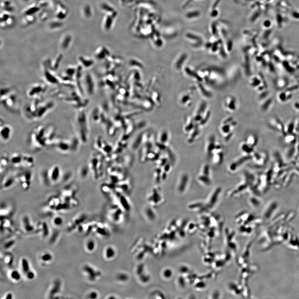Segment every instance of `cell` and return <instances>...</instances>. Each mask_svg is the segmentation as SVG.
<instances>
[{
    "label": "cell",
    "mask_w": 299,
    "mask_h": 299,
    "mask_svg": "<svg viewBox=\"0 0 299 299\" xmlns=\"http://www.w3.org/2000/svg\"><path fill=\"white\" fill-rule=\"evenodd\" d=\"M53 222L56 226H60L63 224V220L61 217H56L53 220Z\"/></svg>",
    "instance_id": "836d02e7"
},
{
    "label": "cell",
    "mask_w": 299,
    "mask_h": 299,
    "mask_svg": "<svg viewBox=\"0 0 299 299\" xmlns=\"http://www.w3.org/2000/svg\"><path fill=\"white\" fill-rule=\"evenodd\" d=\"M76 127L79 138L83 143L87 140L88 129L86 117L84 112H78L75 118Z\"/></svg>",
    "instance_id": "3957f363"
},
{
    "label": "cell",
    "mask_w": 299,
    "mask_h": 299,
    "mask_svg": "<svg viewBox=\"0 0 299 299\" xmlns=\"http://www.w3.org/2000/svg\"><path fill=\"white\" fill-rule=\"evenodd\" d=\"M241 150L242 152L247 155L250 154L253 152L254 147L250 146L246 142L242 143L241 146Z\"/></svg>",
    "instance_id": "83f0119b"
},
{
    "label": "cell",
    "mask_w": 299,
    "mask_h": 299,
    "mask_svg": "<svg viewBox=\"0 0 299 299\" xmlns=\"http://www.w3.org/2000/svg\"><path fill=\"white\" fill-rule=\"evenodd\" d=\"M15 21V18L11 14L1 11V28H6L12 27L14 26Z\"/></svg>",
    "instance_id": "8fae6325"
},
{
    "label": "cell",
    "mask_w": 299,
    "mask_h": 299,
    "mask_svg": "<svg viewBox=\"0 0 299 299\" xmlns=\"http://www.w3.org/2000/svg\"><path fill=\"white\" fill-rule=\"evenodd\" d=\"M72 37L69 34H65L62 37L60 41V47L63 50H67L70 47L72 42Z\"/></svg>",
    "instance_id": "ac0fdd59"
},
{
    "label": "cell",
    "mask_w": 299,
    "mask_h": 299,
    "mask_svg": "<svg viewBox=\"0 0 299 299\" xmlns=\"http://www.w3.org/2000/svg\"><path fill=\"white\" fill-rule=\"evenodd\" d=\"M26 278L28 280H32L33 279L35 278V273H34V272L32 271V270H30V271L28 272L26 274Z\"/></svg>",
    "instance_id": "d590c367"
},
{
    "label": "cell",
    "mask_w": 299,
    "mask_h": 299,
    "mask_svg": "<svg viewBox=\"0 0 299 299\" xmlns=\"http://www.w3.org/2000/svg\"><path fill=\"white\" fill-rule=\"evenodd\" d=\"M44 72L43 76L45 80L50 84L57 85L59 84L61 81L60 78L54 74L52 71L49 69L46 65H44Z\"/></svg>",
    "instance_id": "30bf717a"
},
{
    "label": "cell",
    "mask_w": 299,
    "mask_h": 299,
    "mask_svg": "<svg viewBox=\"0 0 299 299\" xmlns=\"http://www.w3.org/2000/svg\"><path fill=\"white\" fill-rule=\"evenodd\" d=\"M77 193V188L74 186H69L62 190L61 192V196L62 197H70L75 196Z\"/></svg>",
    "instance_id": "44dd1931"
},
{
    "label": "cell",
    "mask_w": 299,
    "mask_h": 299,
    "mask_svg": "<svg viewBox=\"0 0 299 299\" xmlns=\"http://www.w3.org/2000/svg\"><path fill=\"white\" fill-rule=\"evenodd\" d=\"M1 138L3 142H7L11 139L13 133L11 127L9 125L3 124L1 125Z\"/></svg>",
    "instance_id": "5bb4252c"
},
{
    "label": "cell",
    "mask_w": 299,
    "mask_h": 299,
    "mask_svg": "<svg viewBox=\"0 0 299 299\" xmlns=\"http://www.w3.org/2000/svg\"><path fill=\"white\" fill-rule=\"evenodd\" d=\"M55 129L52 126H39L32 133L31 140L33 147L41 149L51 145L54 140Z\"/></svg>",
    "instance_id": "6da1fadb"
},
{
    "label": "cell",
    "mask_w": 299,
    "mask_h": 299,
    "mask_svg": "<svg viewBox=\"0 0 299 299\" xmlns=\"http://www.w3.org/2000/svg\"><path fill=\"white\" fill-rule=\"evenodd\" d=\"M38 17L41 21H46L48 19L49 16V12L45 9H43V10L40 11L39 12Z\"/></svg>",
    "instance_id": "f546056e"
},
{
    "label": "cell",
    "mask_w": 299,
    "mask_h": 299,
    "mask_svg": "<svg viewBox=\"0 0 299 299\" xmlns=\"http://www.w3.org/2000/svg\"><path fill=\"white\" fill-rule=\"evenodd\" d=\"M10 277L13 280L18 281L21 280V274L18 270H12L10 273Z\"/></svg>",
    "instance_id": "4dcf8cb0"
},
{
    "label": "cell",
    "mask_w": 299,
    "mask_h": 299,
    "mask_svg": "<svg viewBox=\"0 0 299 299\" xmlns=\"http://www.w3.org/2000/svg\"><path fill=\"white\" fill-rule=\"evenodd\" d=\"M1 102L3 106L11 112H15L18 109V97L12 89L1 93Z\"/></svg>",
    "instance_id": "277c9868"
},
{
    "label": "cell",
    "mask_w": 299,
    "mask_h": 299,
    "mask_svg": "<svg viewBox=\"0 0 299 299\" xmlns=\"http://www.w3.org/2000/svg\"><path fill=\"white\" fill-rule=\"evenodd\" d=\"M217 14L218 13L217 11H213L212 12V16H217Z\"/></svg>",
    "instance_id": "60d3db41"
},
{
    "label": "cell",
    "mask_w": 299,
    "mask_h": 299,
    "mask_svg": "<svg viewBox=\"0 0 299 299\" xmlns=\"http://www.w3.org/2000/svg\"><path fill=\"white\" fill-rule=\"evenodd\" d=\"M199 15V12H192V13H189L187 15V16L188 18H192L195 16H198Z\"/></svg>",
    "instance_id": "74e56055"
},
{
    "label": "cell",
    "mask_w": 299,
    "mask_h": 299,
    "mask_svg": "<svg viewBox=\"0 0 299 299\" xmlns=\"http://www.w3.org/2000/svg\"><path fill=\"white\" fill-rule=\"evenodd\" d=\"M54 107L52 102H41L40 99L35 100L34 102L26 106L25 114L28 119L37 120L43 118Z\"/></svg>",
    "instance_id": "7a4b0ae2"
},
{
    "label": "cell",
    "mask_w": 299,
    "mask_h": 299,
    "mask_svg": "<svg viewBox=\"0 0 299 299\" xmlns=\"http://www.w3.org/2000/svg\"><path fill=\"white\" fill-rule=\"evenodd\" d=\"M55 18L59 20H63L67 16L68 9L62 3L57 2L54 7Z\"/></svg>",
    "instance_id": "7c38bea8"
},
{
    "label": "cell",
    "mask_w": 299,
    "mask_h": 299,
    "mask_svg": "<svg viewBox=\"0 0 299 299\" xmlns=\"http://www.w3.org/2000/svg\"><path fill=\"white\" fill-rule=\"evenodd\" d=\"M41 9L37 3H34L26 7L23 11V14L24 15H35V14L39 13Z\"/></svg>",
    "instance_id": "ffe728a7"
},
{
    "label": "cell",
    "mask_w": 299,
    "mask_h": 299,
    "mask_svg": "<svg viewBox=\"0 0 299 299\" xmlns=\"http://www.w3.org/2000/svg\"><path fill=\"white\" fill-rule=\"evenodd\" d=\"M9 163H10V157L8 156L7 154H3L1 156L0 161L1 173H2L6 169Z\"/></svg>",
    "instance_id": "d4e9b609"
},
{
    "label": "cell",
    "mask_w": 299,
    "mask_h": 299,
    "mask_svg": "<svg viewBox=\"0 0 299 299\" xmlns=\"http://www.w3.org/2000/svg\"><path fill=\"white\" fill-rule=\"evenodd\" d=\"M288 136H285V143L288 144H292L295 141L296 137L293 134H288Z\"/></svg>",
    "instance_id": "d6a6232c"
},
{
    "label": "cell",
    "mask_w": 299,
    "mask_h": 299,
    "mask_svg": "<svg viewBox=\"0 0 299 299\" xmlns=\"http://www.w3.org/2000/svg\"><path fill=\"white\" fill-rule=\"evenodd\" d=\"M40 258L43 262H49L52 260L53 257L49 253H46L42 254Z\"/></svg>",
    "instance_id": "1f68e13d"
},
{
    "label": "cell",
    "mask_w": 299,
    "mask_h": 299,
    "mask_svg": "<svg viewBox=\"0 0 299 299\" xmlns=\"http://www.w3.org/2000/svg\"><path fill=\"white\" fill-rule=\"evenodd\" d=\"M17 181H18L17 174L6 176L4 178L1 182V189L4 190H10L14 186Z\"/></svg>",
    "instance_id": "4fadbf2b"
},
{
    "label": "cell",
    "mask_w": 299,
    "mask_h": 299,
    "mask_svg": "<svg viewBox=\"0 0 299 299\" xmlns=\"http://www.w3.org/2000/svg\"><path fill=\"white\" fill-rule=\"evenodd\" d=\"M294 122H290L284 127V131L286 134H292L294 130Z\"/></svg>",
    "instance_id": "f1b7e54d"
},
{
    "label": "cell",
    "mask_w": 299,
    "mask_h": 299,
    "mask_svg": "<svg viewBox=\"0 0 299 299\" xmlns=\"http://www.w3.org/2000/svg\"><path fill=\"white\" fill-rule=\"evenodd\" d=\"M1 9L2 11L11 14L15 11V8L11 1L10 0H3L1 2Z\"/></svg>",
    "instance_id": "d6986e66"
},
{
    "label": "cell",
    "mask_w": 299,
    "mask_h": 299,
    "mask_svg": "<svg viewBox=\"0 0 299 299\" xmlns=\"http://www.w3.org/2000/svg\"><path fill=\"white\" fill-rule=\"evenodd\" d=\"M75 140H57L52 141L51 145L55 147L58 151L62 153H67L70 151H74L76 148L77 144Z\"/></svg>",
    "instance_id": "5b68a950"
},
{
    "label": "cell",
    "mask_w": 299,
    "mask_h": 299,
    "mask_svg": "<svg viewBox=\"0 0 299 299\" xmlns=\"http://www.w3.org/2000/svg\"><path fill=\"white\" fill-rule=\"evenodd\" d=\"M47 172L49 184H55L60 180L62 172L61 168L58 165H53L47 170Z\"/></svg>",
    "instance_id": "ba28073f"
},
{
    "label": "cell",
    "mask_w": 299,
    "mask_h": 299,
    "mask_svg": "<svg viewBox=\"0 0 299 299\" xmlns=\"http://www.w3.org/2000/svg\"><path fill=\"white\" fill-rule=\"evenodd\" d=\"M188 176L187 175H184L182 176L180 181H179L178 187V190L180 192L182 193V192H184L185 190L187 185L188 183Z\"/></svg>",
    "instance_id": "7402d4cb"
},
{
    "label": "cell",
    "mask_w": 299,
    "mask_h": 299,
    "mask_svg": "<svg viewBox=\"0 0 299 299\" xmlns=\"http://www.w3.org/2000/svg\"><path fill=\"white\" fill-rule=\"evenodd\" d=\"M35 15H24L22 19V23L24 26H28L33 24L36 21Z\"/></svg>",
    "instance_id": "603a6c76"
},
{
    "label": "cell",
    "mask_w": 299,
    "mask_h": 299,
    "mask_svg": "<svg viewBox=\"0 0 299 299\" xmlns=\"http://www.w3.org/2000/svg\"><path fill=\"white\" fill-rule=\"evenodd\" d=\"M198 177L199 182L204 185L209 186L212 183L210 177V169L207 165H205L202 167Z\"/></svg>",
    "instance_id": "9c48e42d"
},
{
    "label": "cell",
    "mask_w": 299,
    "mask_h": 299,
    "mask_svg": "<svg viewBox=\"0 0 299 299\" xmlns=\"http://www.w3.org/2000/svg\"><path fill=\"white\" fill-rule=\"evenodd\" d=\"M278 81V86L281 88L285 87L286 86L287 81L284 79H280Z\"/></svg>",
    "instance_id": "e575fe53"
},
{
    "label": "cell",
    "mask_w": 299,
    "mask_h": 299,
    "mask_svg": "<svg viewBox=\"0 0 299 299\" xmlns=\"http://www.w3.org/2000/svg\"><path fill=\"white\" fill-rule=\"evenodd\" d=\"M18 181L21 185L22 189L27 191L31 187L32 173L30 171L27 170L24 172L17 174Z\"/></svg>",
    "instance_id": "52a82bcc"
},
{
    "label": "cell",
    "mask_w": 299,
    "mask_h": 299,
    "mask_svg": "<svg viewBox=\"0 0 299 299\" xmlns=\"http://www.w3.org/2000/svg\"><path fill=\"white\" fill-rule=\"evenodd\" d=\"M23 154L19 152L13 153L10 156V163L16 168L22 167Z\"/></svg>",
    "instance_id": "2e32d148"
},
{
    "label": "cell",
    "mask_w": 299,
    "mask_h": 299,
    "mask_svg": "<svg viewBox=\"0 0 299 299\" xmlns=\"http://www.w3.org/2000/svg\"><path fill=\"white\" fill-rule=\"evenodd\" d=\"M245 142L250 146L254 147L257 145L258 143V138L255 135H250L247 138Z\"/></svg>",
    "instance_id": "4316f807"
},
{
    "label": "cell",
    "mask_w": 299,
    "mask_h": 299,
    "mask_svg": "<svg viewBox=\"0 0 299 299\" xmlns=\"http://www.w3.org/2000/svg\"><path fill=\"white\" fill-rule=\"evenodd\" d=\"M64 23L62 20L55 18L48 24V28L51 30H56L61 28L63 26Z\"/></svg>",
    "instance_id": "cb8c5ba5"
},
{
    "label": "cell",
    "mask_w": 299,
    "mask_h": 299,
    "mask_svg": "<svg viewBox=\"0 0 299 299\" xmlns=\"http://www.w3.org/2000/svg\"><path fill=\"white\" fill-rule=\"evenodd\" d=\"M294 107L296 109H298L299 111V103L298 102L295 103L294 105Z\"/></svg>",
    "instance_id": "ab89813d"
},
{
    "label": "cell",
    "mask_w": 299,
    "mask_h": 299,
    "mask_svg": "<svg viewBox=\"0 0 299 299\" xmlns=\"http://www.w3.org/2000/svg\"><path fill=\"white\" fill-rule=\"evenodd\" d=\"M94 243L93 241H89L87 244V248L88 250H93V248H94Z\"/></svg>",
    "instance_id": "8d00e7d4"
},
{
    "label": "cell",
    "mask_w": 299,
    "mask_h": 299,
    "mask_svg": "<svg viewBox=\"0 0 299 299\" xmlns=\"http://www.w3.org/2000/svg\"><path fill=\"white\" fill-rule=\"evenodd\" d=\"M62 57H62V54H58L55 58H54V59H53V60H47V61L45 62L46 65L48 66H50L49 67H47V66L45 65L49 69H50V70L54 72V71L57 69L59 67V66L60 65V63H61Z\"/></svg>",
    "instance_id": "9a60e30c"
},
{
    "label": "cell",
    "mask_w": 299,
    "mask_h": 299,
    "mask_svg": "<svg viewBox=\"0 0 299 299\" xmlns=\"http://www.w3.org/2000/svg\"><path fill=\"white\" fill-rule=\"evenodd\" d=\"M23 1H24V2H27V1H29V0H23Z\"/></svg>",
    "instance_id": "b9f144b4"
},
{
    "label": "cell",
    "mask_w": 299,
    "mask_h": 299,
    "mask_svg": "<svg viewBox=\"0 0 299 299\" xmlns=\"http://www.w3.org/2000/svg\"><path fill=\"white\" fill-rule=\"evenodd\" d=\"M13 298V295H12L11 293L8 294L6 296V299H11Z\"/></svg>",
    "instance_id": "f35d334b"
},
{
    "label": "cell",
    "mask_w": 299,
    "mask_h": 299,
    "mask_svg": "<svg viewBox=\"0 0 299 299\" xmlns=\"http://www.w3.org/2000/svg\"><path fill=\"white\" fill-rule=\"evenodd\" d=\"M21 265L22 270L25 275L31 270L29 261L26 258H22L21 261Z\"/></svg>",
    "instance_id": "484cf974"
},
{
    "label": "cell",
    "mask_w": 299,
    "mask_h": 299,
    "mask_svg": "<svg viewBox=\"0 0 299 299\" xmlns=\"http://www.w3.org/2000/svg\"><path fill=\"white\" fill-rule=\"evenodd\" d=\"M35 160L33 156L30 155L23 154L22 167L24 168L31 169L34 166Z\"/></svg>",
    "instance_id": "e0dca14e"
},
{
    "label": "cell",
    "mask_w": 299,
    "mask_h": 299,
    "mask_svg": "<svg viewBox=\"0 0 299 299\" xmlns=\"http://www.w3.org/2000/svg\"><path fill=\"white\" fill-rule=\"evenodd\" d=\"M47 89V87L43 84H35L32 85L28 89L27 92V96L35 100L41 99Z\"/></svg>",
    "instance_id": "8992f818"
}]
</instances>
